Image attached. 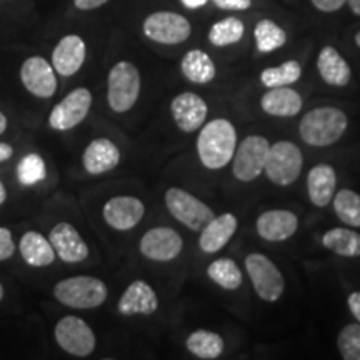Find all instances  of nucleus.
<instances>
[{
    "mask_svg": "<svg viewBox=\"0 0 360 360\" xmlns=\"http://www.w3.org/2000/svg\"><path fill=\"white\" fill-rule=\"evenodd\" d=\"M237 148V130L227 119H215L202 125L197 139V155L202 165L220 170L231 164Z\"/></svg>",
    "mask_w": 360,
    "mask_h": 360,
    "instance_id": "nucleus-1",
    "label": "nucleus"
},
{
    "mask_svg": "<svg viewBox=\"0 0 360 360\" xmlns=\"http://www.w3.org/2000/svg\"><path fill=\"white\" fill-rule=\"evenodd\" d=\"M347 115L337 107H317L307 112L299 124L300 137L312 147H328L347 130Z\"/></svg>",
    "mask_w": 360,
    "mask_h": 360,
    "instance_id": "nucleus-2",
    "label": "nucleus"
},
{
    "mask_svg": "<svg viewBox=\"0 0 360 360\" xmlns=\"http://www.w3.org/2000/svg\"><path fill=\"white\" fill-rule=\"evenodd\" d=\"M53 295L62 305L70 309H97L107 300L109 290L101 278L77 276L64 278L53 287Z\"/></svg>",
    "mask_w": 360,
    "mask_h": 360,
    "instance_id": "nucleus-3",
    "label": "nucleus"
},
{
    "mask_svg": "<svg viewBox=\"0 0 360 360\" xmlns=\"http://www.w3.org/2000/svg\"><path fill=\"white\" fill-rule=\"evenodd\" d=\"M141 96V74L134 64L127 60L117 62L109 72L107 80V102L117 114L132 109Z\"/></svg>",
    "mask_w": 360,
    "mask_h": 360,
    "instance_id": "nucleus-4",
    "label": "nucleus"
},
{
    "mask_svg": "<svg viewBox=\"0 0 360 360\" xmlns=\"http://www.w3.org/2000/svg\"><path fill=\"white\" fill-rule=\"evenodd\" d=\"M304 157L294 142L278 141L270 146L264 174L272 184L281 187L292 186L300 177Z\"/></svg>",
    "mask_w": 360,
    "mask_h": 360,
    "instance_id": "nucleus-5",
    "label": "nucleus"
},
{
    "mask_svg": "<svg viewBox=\"0 0 360 360\" xmlns=\"http://www.w3.org/2000/svg\"><path fill=\"white\" fill-rule=\"evenodd\" d=\"M165 205L175 220L193 232H200L215 217L214 210L191 192L170 187L165 192Z\"/></svg>",
    "mask_w": 360,
    "mask_h": 360,
    "instance_id": "nucleus-6",
    "label": "nucleus"
},
{
    "mask_svg": "<svg viewBox=\"0 0 360 360\" xmlns=\"http://www.w3.org/2000/svg\"><path fill=\"white\" fill-rule=\"evenodd\" d=\"M245 270L249 274L255 294L265 302H277L285 290V281L276 264L264 254H249L245 257Z\"/></svg>",
    "mask_w": 360,
    "mask_h": 360,
    "instance_id": "nucleus-7",
    "label": "nucleus"
},
{
    "mask_svg": "<svg viewBox=\"0 0 360 360\" xmlns=\"http://www.w3.org/2000/svg\"><path fill=\"white\" fill-rule=\"evenodd\" d=\"M270 142L262 135H249L238 143L232 157V172L240 182H252L264 174Z\"/></svg>",
    "mask_w": 360,
    "mask_h": 360,
    "instance_id": "nucleus-8",
    "label": "nucleus"
},
{
    "mask_svg": "<svg viewBox=\"0 0 360 360\" xmlns=\"http://www.w3.org/2000/svg\"><path fill=\"white\" fill-rule=\"evenodd\" d=\"M143 35L157 44L177 45L186 42L192 34V25L177 12H154L143 20Z\"/></svg>",
    "mask_w": 360,
    "mask_h": 360,
    "instance_id": "nucleus-9",
    "label": "nucleus"
},
{
    "mask_svg": "<svg viewBox=\"0 0 360 360\" xmlns=\"http://www.w3.org/2000/svg\"><path fill=\"white\" fill-rule=\"evenodd\" d=\"M53 334H56V340L60 349L75 357H87L96 349L97 340L94 330L87 322L75 315H67L60 319Z\"/></svg>",
    "mask_w": 360,
    "mask_h": 360,
    "instance_id": "nucleus-10",
    "label": "nucleus"
},
{
    "mask_svg": "<svg viewBox=\"0 0 360 360\" xmlns=\"http://www.w3.org/2000/svg\"><path fill=\"white\" fill-rule=\"evenodd\" d=\"M92 107V94L89 89L79 87L62 98L49 115V124L53 130H70L77 127L87 117Z\"/></svg>",
    "mask_w": 360,
    "mask_h": 360,
    "instance_id": "nucleus-11",
    "label": "nucleus"
},
{
    "mask_svg": "<svg viewBox=\"0 0 360 360\" xmlns=\"http://www.w3.org/2000/svg\"><path fill=\"white\" fill-rule=\"evenodd\" d=\"M141 254L154 262H170L184 250V240L177 231L170 227H154L141 238Z\"/></svg>",
    "mask_w": 360,
    "mask_h": 360,
    "instance_id": "nucleus-12",
    "label": "nucleus"
},
{
    "mask_svg": "<svg viewBox=\"0 0 360 360\" xmlns=\"http://www.w3.org/2000/svg\"><path fill=\"white\" fill-rule=\"evenodd\" d=\"M20 79L24 87L39 98H51L57 90V77L52 64L44 57H29L22 64Z\"/></svg>",
    "mask_w": 360,
    "mask_h": 360,
    "instance_id": "nucleus-13",
    "label": "nucleus"
},
{
    "mask_svg": "<svg viewBox=\"0 0 360 360\" xmlns=\"http://www.w3.org/2000/svg\"><path fill=\"white\" fill-rule=\"evenodd\" d=\"M170 112H172L174 122L182 132L191 134L199 130L204 125L209 107L207 102L200 96L193 92H182L174 97L170 103Z\"/></svg>",
    "mask_w": 360,
    "mask_h": 360,
    "instance_id": "nucleus-14",
    "label": "nucleus"
},
{
    "mask_svg": "<svg viewBox=\"0 0 360 360\" xmlns=\"http://www.w3.org/2000/svg\"><path fill=\"white\" fill-rule=\"evenodd\" d=\"M146 214V205L132 195L112 197L103 205V220L115 231H130L141 222Z\"/></svg>",
    "mask_w": 360,
    "mask_h": 360,
    "instance_id": "nucleus-15",
    "label": "nucleus"
},
{
    "mask_svg": "<svg viewBox=\"0 0 360 360\" xmlns=\"http://www.w3.org/2000/svg\"><path fill=\"white\" fill-rule=\"evenodd\" d=\"M49 240L56 250V254L67 264H79L89 257V245L80 237L74 225L60 222L51 231Z\"/></svg>",
    "mask_w": 360,
    "mask_h": 360,
    "instance_id": "nucleus-16",
    "label": "nucleus"
},
{
    "mask_svg": "<svg viewBox=\"0 0 360 360\" xmlns=\"http://www.w3.org/2000/svg\"><path fill=\"white\" fill-rule=\"evenodd\" d=\"M85 56H87V47L82 37L70 34L60 39L52 52V67L57 74L70 77L82 69Z\"/></svg>",
    "mask_w": 360,
    "mask_h": 360,
    "instance_id": "nucleus-17",
    "label": "nucleus"
},
{
    "mask_svg": "<svg viewBox=\"0 0 360 360\" xmlns=\"http://www.w3.org/2000/svg\"><path fill=\"white\" fill-rule=\"evenodd\" d=\"M257 233L267 242H283L290 238L299 229V219L294 212L274 209L260 214L255 224Z\"/></svg>",
    "mask_w": 360,
    "mask_h": 360,
    "instance_id": "nucleus-18",
    "label": "nucleus"
},
{
    "mask_svg": "<svg viewBox=\"0 0 360 360\" xmlns=\"http://www.w3.org/2000/svg\"><path fill=\"white\" fill-rule=\"evenodd\" d=\"M120 315H152L159 309V297L155 290L143 281H135L127 287L117 304Z\"/></svg>",
    "mask_w": 360,
    "mask_h": 360,
    "instance_id": "nucleus-19",
    "label": "nucleus"
},
{
    "mask_svg": "<svg viewBox=\"0 0 360 360\" xmlns=\"http://www.w3.org/2000/svg\"><path fill=\"white\" fill-rule=\"evenodd\" d=\"M238 220L233 214H222L214 217L200 231L199 247L205 254H217L231 242L237 231Z\"/></svg>",
    "mask_w": 360,
    "mask_h": 360,
    "instance_id": "nucleus-20",
    "label": "nucleus"
},
{
    "mask_svg": "<svg viewBox=\"0 0 360 360\" xmlns=\"http://www.w3.org/2000/svg\"><path fill=\"white\" fill-rule=\"evenodd\" d=\"M82 162L85 170L92 175L110 172L119 165L120 150L109 139H96L84 150Z\"/></svg>",
    "mask_w": 360,
    "mask_h": 360,
    "instance_id": "nucleus-21",
    "label": "nucleus"
},
{
    "mask_svg": "<svg viewBox=\"0 0 360 360\" xmlns=\"http://www.w3.org/2000/svg\"><path fill=\"white\" fill-rule=\"evenodd\" d=\"M337 174L332 165L317 164L307 175L309 200L315 207H327L335 195Z\"/></svg>",
    "mask_w": 360,
    "mask_h": 360,
    "instance_id": "nucleus-22",
    "label": "nucleus"
},
{
    "mask_svg": "<svg viewBox=\"0 0 360 360\" xmlns=\"http://www.w3.org/2000/svg\"><path fill=\"white\" fill-rule=\"evenodd\" d=\"M317 70L323 82L332 87H345L352 77V70L340 52L332 45H326L317 57Z\"/></svg>",
    "mask_w": 360,
    "mask_h": 360,
    "instance_id": "nucleus-23",
    "label": "nucleus"
},
{
    "mask_svg": "<svg viewBox=\"0 0 360 360\" xmlns=\"http://www.w3.org/2000/svg\"><path fill=\"white\" fill-rule=\"evenodd\" d=\"M302 105L304 101L300 94L289 85L269 89L260 101L262 110L272 117H294L302 110Z\"/></svg>",
    "mask_w": 360,
    "mask_h": 360,
    "instance_id": "nucleus-24",
    "label": "nucleus"
},
{
    "mask_svg": "<svg viewBox=\"0 0 360 360\" xmlns=\"http://www.w3.org/2000/svg\"><path fill=\"white\" fill-rule=\"evenodd\" d=\"M180 70H182L184 77L192 84H209L212 82L217 75V69H215L214 60L210 56L200 49H193L188 51L186 56L182 57L180 62Z\"/></svg>",
    "mask_w": 360,
    "mask_h": 360,
    "instance_id": "nucleus-25",
    "label": "nucleus"
},
{
    "mask_svg": "<svg viewBox=\"0 0 360 360\" xmlns=\"http://www.w3.org/2000/svg\"><path fill=\"white\" fill-rule=\"evenodd\" d=\"M20 254L24 260L32 267H47L56 260V250L49 238L39 232H27L20 238Z\"/></svg>",
    "mask_w": 360,
    "mask_h": 360,
    "instance_id": "nucleus-26",
    "label": "nucleus"
},
{
    "mask_svg": "<svg viewBox=\"0 0 360 360\" xmlns=\"http://www.w3.org/2000/svg\"><path fill=\"white\" fill-rule=\"evenodd\" d=\"M322 245L340 257H360V233L350 229H330L323 233Z\"/></svg>",
    "mask_w": 360,
    "mask_h": 360,
    "instance_id": "nucleus-27",
    "label": "nucleus"
},
{
    "mask_svg": "<svg viewBox=\"0 0 360 360\" xmlns=\"http://www.w3.org/2000/svg\"><path fill=\"white\" fill-rule=\"evenodd\" d=\"M186 345L188 352L195 355L197 359H204V360L219 359L225 349L222 337L215 334V332L204 330V328H199V330L192 332V334L187 337Z\"/></svg>",
    "mask_w": 360,
    "mask_h": 360,
    "instance_id": "nucleus-28",
    "label": "nucleus"
},
{
    "mask_svg": "<svg viewBox=\"0 0 360 360\" xmlns=\"http://www.w3.org/2000/svg\"><path fill=\"white\" fill-rule=\"evenodd\" d=\"M207 276L224 290H237L242 285V270L238 269L236 260L227 257L214 260L207 267Z\"/></svg>",
    "mask_w": 360,
    "mask_h": 360,
    "instance_id": "nucleus-29",
    "label": "nucleus"
},
{
    "mask_svg": "<svg viewBox=\"0 0 360 360\" xmlns=\"http://www.w3.org/2000/svg\"><path fill=\"white\" fill-rule=\"evenodd\" d=\"M254 39L260 53H270L287 42V34L281 25L270 19H262L254 27Z\"/></svg>",
    "mask_w": 360,
    "mask_h": 360,
    "instance_id": "nucleus-30",
    "label": "nucleus"
},
{
    "mask_svg": "<svg viewBox=\"0 0 360 360\" xmlns=\"http://www.w3.org/2000/svg\"><path fill=\"white\" fill-rule=\"evenodd\" d=\"M245 25L237 17H225V19L215 22L209 30V42L215 47H227V45L237 44L244 37Z\"/></svg>",
    "mask_w": 360,
    "mask_h": 360,
    "instance_id": "nucleus-31",
    "label": "nucleus"
},
{
    "mask_svg": "<svg viewBox=\"0 0 360 360\" xmlns=\"http://www.w3.org/2000/svg\"><path fill=\"white\" fill-rule=\"evenodd\" d=\"M302 77V67L297 60H287L278 67H269L260 74V82L264 87H285V85L295 84Z\"/></svg>",
    "mask_w": 360,
    "mask_h": 360,
    "instance_id": "nucleus-32",
    "label": "nucleus"
},
{
    "mask_svg": "<svg viewBox=\"0 0 360 360\" xmlns=\"http://www.w3.org/2000/svg\"><path fill=\"white\" fill-rule=\"evenodd\" d=\"M334 212L342 222L350 227H360V193L342 188L334 195Z\"/></svg>",
    "mask_w": 360,
    "mask_h": 360,
    "instance_id": "nucleus-33",
    "label": "nucleus"
},
{
    "mask_svg": "<svg viewBox=\"0 0 360 360\" xmlns=\"http://www.w3.org/2000/svg\"><path fill=\"white\" fill-rule=\"evenodd\" d=\"M45 162L39 154H29L17 165V179L22 186H34L45 179Z\"/></svg>",
    "mask_w": 360,
    "mask_h": 360,
    "instance_id": "nucleus-34",
    "label": "nucleus"
},
{
    "mask_svg": "<svg viewBox=\"0 0 360 360\" xmlns=\"http://www.w3.org/2000/svg\"><path fill=\"white\" fill-rule=\"evenodd\" d=\"M337 347L342 359L360 360V323H349L337 337Z\"/></svg>",
    "mask_w": 360,
    "mask_h": 360,
    "instance_id": "nucleus-35",
    "label": "nucleus"
},
{
    "mask_svg": "<svg viewBox=\"0 0 360 360\" xmlns=\"http://www.w3.org/2000/svg\"><path fill=\"white\" fill-rule=\"evenodd\" d=\"M13 252H15V245H13L12 232L6 227H0V262L11 259Z\"/></svg>",
    "mask_w": 360,
    "mask_h": 360,
    "instance_id": "nucleus-36",
    "label": "nucleus"
},
{
    "mask_svg": "<svg viewBox=\"0 0 360 360\" xmlns=\"http://www.w3.org/2000/svg\"><path fill=\"white\" fill-rule=\"evenodd\" d=\"M212 4L220 11H249L252 7V0H212Z\"/></svg>",
    "mask_w": 360,
    "mask_h": 360,
    "instance_id": "nucleus-37",
    "label": "nucleus"
},
{
    "mask_svg": "<svg viewBox=\"0 0 360 360\" xmlns=\"http://www.w3.org/2000/svg\"><path fill=\"white\" fill-rule=\"evenodd\" d=\"M310 2H312V6L317 8V11L330 13L340 11V8L347 4V0H310Z\"/></svg>",
    "mask_w": 360,
    "mask_h": 360,
    "instance_id": "nucleus-38",
    "label": "nucleus"
},
{
    "mask_svg": "<svg viewBox=\"0 0 360 360\" xmlns=\"http://www.w3.org/2000/svg\"><path fill=\"white\" fill-rule=\"evenodd\" d=\"M110 0H74V6L79 11H96V8L105 6Z\"/></svg>",
    "mask_w": 360,
    "mask_h": 360,
    "instance_id": "nucleus-39",
    "label": "nucleus"
},
{
    "mask_svg": "<svg viewBox=\"0 0 360 360\" xmlns=\"http://www.w3.org/2000/svg\"><path fill=\"white\" fill-rule=\"evenodd\" d=\"M347 305L350 309V312L354 314V317L357 319L360 323V292H352L347 299Z\"/></svg>",
    "mask_w": 360,
    "mask_h": 360,
    "instance_id": "nucleus-40",
    "label": "nucleus"
},
{
    "mask_svg": "<svg viewBox=\"0 0 360 360\" xmlns=\"http://www.w3.org/2000/svg\"><path fill=\"white\" fill-rule=\"evenodd\" d=\"M13 155V148L11 143L0 142V162H6Z\"/></svg>",
    "mask_w": 360,
    "mask_h": 360,
    "instance_id": "nucleus-41",
    "label": "nucleus"
},
{
    "mask_svg": "<svg viewBox=\"0 0 360 360\" xmlns=\"http://www.w3.org/2000/svg\"><path fill=\"white\" fill-rule=\"evenodd\" d=\"M182 2L184 7L187 8H192V11H195V8H200V7H205L207 2L209 0H180Z\"/></svg>",
    "mask_w": 360,
    "mask_h": 360,
    "instance_id": "nucleus-42",
    "label": "nucleus"
},
{
    "mask_svg": "<svg viewBox=\"0 0 360 360\" xmlns=\"http://www.w3.org/2000/svg\"><path fill=\"white\" fill-rule=\"evenodd\" d=\"M347 4L355 15H360V0H347Z\"/></svg>",
    "mask_w": 360,
    "mask_h": 360,
    "instance_id": "nucleus-43",
    "label": "nucleus"
},
{
    "mask_svg": "<svg viewBox=\"0 0 360 360\" xmlns=\"http://www.w3.org/2000/svg\"><path fill=\"white\" fill-rule=\"evenodd\" d=\"M7 130V117L0 112V135Z\"/></svg>",
    "mask_w": 360,
    "mask_h": 360,
    "instance_id": "nucleus-44",
    "label": "nucleus"
},
{
    "mask_svg": "<svg viewBox=\"0 0 360 360\" xmlns=\"http://www.w3.org/2000/svg\"><path fill=\"white\" fill-rule=\"evenodd\" d=\"M6 199H7V191H6V186H4V184L0 182V205H2L4 202H6Z\"/></svg>",
    "mask_w": 360,
    "mask_h": 360,
    "instance_id": "nucleus-45",
    "label": "nucleus"
},
{
    "mask_svg": "<svg viewBox=\"0 0 360 360\" xmlns=\"http://www.w3.org/2000/svg\"><path fill=\"white\" fill-rule=\"evenodd\" d=\"M355 44H357L360 47V32H357V35H355Z\"/></svg>",
    "mask_w": 360,
    "mask_h": 360,
    "instance_id": "nucleus-46",
    "label": "nucleus"
},
{
    "mask_svg": "<svg viewBox=\"0 0 360 360\" xmlns=\"http://www.w3.org/2000/svg\"><path fill=\"white\" fill-rule=\"evenodd\" d=\"M4 299V287H2V283H0V300Z\"/></svg>",
    "mask_w": 360,
    "mask_h": 360,
    "instance_id": "nucleus-47",
    "label": "nucleus"
}]
</instances>
